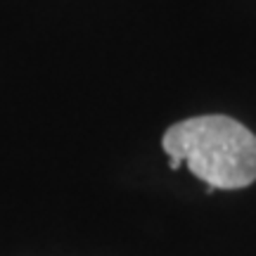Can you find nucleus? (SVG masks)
<instances>
[{
    "label": "nucleus",
    "mask_w": 256,
    "mask_h": 256,
    "mask_svg": "<svg viewBox=\"0 0 256 256\" xmlns=\"http://www.w3.org/2000/svg\"><path fill=\"white\" fill-rule=\"evenodd\" d=\"M168 166L185 164L206 190H240L256 180V136L244 124L206 114L178 121L162 138Z\"/></svg>",
    "instance_id": "obj_1"
}]
</instances>
